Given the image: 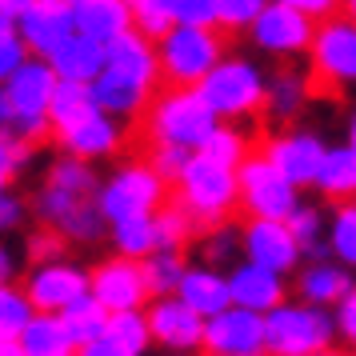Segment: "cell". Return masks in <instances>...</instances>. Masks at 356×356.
Returning a JSON list of instances; mask_svg holds the SVG:
<instances>
[{
    "mask_svg": "<svg viewBox=\"0 0 356 356\" xmlns=\"http://www.w3.org/2000/svg\"><path fill=\"white\" fill-rule=\"evenodd\" d=\"M145 273H148V284H152V296L177 292L184 273H188L184 248H156L152 257H145Z\"/></svg>",
    "mask_w": 356,
    "mask_h": 356,
    "instance_id": "obj_35",
    "label": "cell"
},
{
    "mask_svg": "<svg viewBox=\"0 0 356 356\" xmlns=\"http://www.w3.org/2000/svg\"><path fill=\"white\" fill-rule=\"evenodd\" d=\"M328 248L340 264L356 273V200H340L328 220Z\"/></svg>",
    "mask_w": 356,
    "mask_h": 356,
    "instance_id": "obj_36",
    "label": "cell"
},
{
    "mask_svg": "<svg viewBox=\"0 0 356 356\" xmlns=\"http://www.w3.org/2000/svg\"><path fill=\"white\" fill-rule=\"evenodd\" d=\"M60 316H65L68 332H72V340H76V348L84 353V348H88L92 340L104 337V328H108V316H113V312L100 305L92 292H84L81 300H72V305H68L65 312H60Z\"/></svg>",
    "mask_w": 356,
    "mask_h": 356,
    "instance_id": "obj_33",
    "label": "cell"
},
{
    "mask_svg": "<svg viewBox=\"0 0 356 356\" xmlns=\"http://www.w3.org/2000/svg\"><path fill=\"white\" fill-rule=\"evenodd\" d=\"M0 356H24L17 332H0Z\"/></svg>",
    "mask_w": 356,
    "mask_h": 356,
    "instance_id": "obj_52",
    "label": "cell"
},
{
    "mask_svg": "<svg viewBox=\"0 0 356 356\" xmlns=\"http://www.w3.org/2000/svg\"><path fill=\"white\" fill-rule=\"evenodd\" d=\"M236 177H241V212L244 216L289 220L292 209L300 204V184H292L260 148L236 168Z\"/></svg>",
    "mask_w": 356,
    "mask_h": 356,
    "instance_id": "obj_9",
    "label": "cell"
},
{
    "mask_svg": "<svg viewBox=\"0 0 356 356\" xmlns=\"http://www.w3.org/2000/svg\"><path fill=\"white\" fill-rule=\"evenodd\" d=\"M268 324V353L273 356H321L340 340L337 312L312 300H284L264 312Z\"/></svg>",
    "mask_w": 356,
    "mask_h": 356,
    "instance_id": "obj_4",
    "label": "cell"
},
{
    "mask_svg": "<svg viewBox=\"0 0 356 356\" xmlns=\"http://www.w3.org/2000/svg\"><path fill=\"white\" fill-rule=\"evenodd\" d=\"M13 276H17V260H13V252L0 244V284H4V280H13Z\"/></svg>",
    "mask_w": 356,
    "mask_h": 356,
    "instance_id": "obj_53",
    "label": "cell"
},
{
    "mask_svg": "<svg viewBox=\"0 0 356 356\" xmlns=\"http://www.w3.org/2000/svg\"><path fill=\"white\" fill-rule=\"evenodd\" d=\"M132 24L145 36L161 40L168 29H177V8H172V0H140V4H132Z\"/></svg>",
    "mask_w": 356,
    "mask_h": 356,
    "instance_id": "obj_41",
    "label": "cell"
},
{
    "mask_svg": "<svg viewBox=\"0 0 356 356\" xmlns=\"http://www.w3.org/2000/svg\"><path fill=\"white\" fill-rule=\"evenodd\" d=\"M29 209H33V204H24V200H20V196H13V193L0 196V236H4V232H17V228L24 225Z\"/></svg>",
    "mask_w": 356,
    "mask_h": 356,
    "instance_id": "obj_49",
    "label": "cell"
},
{
    "mask_svg": "<svg viewBox=\"0 0 356 356\" xmlns=\"http://www.w3.org/2000/svg\"><path fill=\"white\" fill-rule=\"evenodd\" d=\"M225 36H228L225 29H200V24L168 29L156 40L164 84H200L225 60Z\"/></svg>",
    "mask_w": 356,
    "mask_h": 356,
    "instance_id": "obj_5",
    "label": "cell"
},
{
    "mask_svg": "<svg viewBox=\"0 0 356 356\" xmlns=\"http://www.w3.org/2000/svg\"><path fill=\"white\" fill-rule=\"evenodd\" d=\"M65 248H68V241L56 232V228H49V225H40V232L36 236H29V260L33 264H40V260H56V257H65Z\"/></svg>",
    "mask_w": 356,
    "mask_h": 356,
    "instance_id": "obj_47",
    "label": "cell"
},
{
    "mask_svg": "<svg viewBox=\"0 0 356 356\" xmlns=\"http://www.w3.org/2000/svg\"><path fill=\"white\" fill-rule=\"evenodd\" d=\"M232 305H244V308H257V312H273L276 305L289 300V284H284V273L276 268H264L257 260H244L236 264L232 273Z\"/></svg>",
    "mask_w": 356,
    "mask_h": 356,
    "instance_id": "obj_21",
    "label": "cell"
},
{
    "mask_svg": "<svg viewBox=\"0 0 356 356\" xmlns=\"http://www.w3.org/2000/svg\"><path fill=\"white\" fill-rule=\"evenodd\" d=\"M36 316V305L29 300V292L13 284V280H4L0 284V332H24V324Z\"/></svg>",
    "mask_w": 356,
    "mask_h": 356,
    "instance_id": "obj_39",
    "label": "cell"
},
{
    "mask_svg": "<svg viewBox=\"0 0 356 356\" xmlns=\"http://www.w3.org/2000/svg\"><path fill=\"white\" fill-rule=\"evenodd\" d=\"M92 296L108 312H120V308H148L152 300V284H148L145 260L132 257H108L92 268Z\"/></svg>",
    "mask_w": 356,
    "mask_h": 356,
    "instance_id": "obj_15",
    "label": "cell"
},
{
    "mask_svg": "<svg viewBox=\"0 0 356 356\" xmlns=\"http://www.w3.org/2000/svg\"><path fill=\"white\" fill-rule=\"evenodd\" d=\"M216 129H220V116L204 100L200 84H161L140 116L145 145H184L200 152Z\"/></svg>",
    "mask_w": 356,
    "mask_h": 356,
    "instance_id": "obj_1",
    "label": "cell"
},
{
    "mask_svg": "<svg viewBox=\"0 0 356 356\" xmlns=\"http://www.w3.org/2000/svg\"><path fill=\"white\" fill-rule=\"evenodd\" d=\"M353 268L340 264L337 257L324 260H308L305 268H296V296L300 300H312V305L337 308L348 292H353Z\"/></svg>",
    "mask_w": 356,
    "mask_h": 356,
    "instance_id": "obj_24",
    "label": "cell"
},
{
    "mask_svg": "<svg viewBox=\"0 0 356 356\" xmlns=\"http://www.w3.org/2000/svg\"><path fill=\"white\" fill-rule=\"evenodd\" d=\"M156 236H161V248H184L188 241H196V220L172 196L156 209Z\"/></svg>",
    "mask_w": 356,
    "mask_h": 356,
    "instance_id": "obj_37",
    "label": "cell"
},
{
    "mask_svg": "<svg viewBox=\"0 0 356 356\" xmlns=\"http://www.w3.org/2000/svg\"><path fill=\"white\" fill-rule=\"evenodd\" d=\"M145 312H148V328H152V344L156 348H168V353H204L209 316L196 312L184 296H177V292L152 296Z\"/></svg>",
    "mask_w": 356,
    "mask_h": 356,
    "instance_id": "obj_11",
    "label": "cell"
},
{
    "mask_svg": "<svg viewBox=\"0 0 356 356\" xmlns=\"http://www.w3.org/2000/svg\"><path fill=\"white\" fill-rule=\"evenodd\" d=\"M177 24H200V29H220V8L216 0H172Z\"/></svg>",
    "mask_w": 356,
    "mask_h": 356,
    "instance_id": "obj_46",
    "label": "cell"
},
{
    "mask_svg": "<svg viewBox=\"0 0 356 356\" xmlns=\"http://www.w3.org/2000/svg\"><path fill=\"white\" fill-rule=\"evenodd\" d=\"M92 113H100L97 97H92V84L84 81H60L56 92H52V104H49V120H52V136L76 129L81 120H88Z\"/></svg>",
    "mask_w": 356,
    "mask_h": 356,
    "instance_id": "obj_31",
    "label": "cell"
},
{
    "mask_svg": "<svg viewBox=\"0 0 356 356\" xmlns=\"http://www.w3.org/2000/svg\"><path fill=\"white\" fill-rule=\"evenodd\" d=\"M52 140L60 145V152H72V156H84V161H108V156H116L124 148L129 132H124V120H116V116H108L100 108L88 120H81L76 129L60 132Z\"/></svg>",
    "mask_w": 356,
    "mask_h": 356,
    "instance_id": "obj_18",
    "label": "cell"
},
{
    "mask_svg": "<svg viewBox=\"0 0 356 356\" xmlns=\"http://www.w3.org/2000/svg\"><path fill=\"white\" fill-rule=\"evenodd\" d=\"M152 348V328H148L145 308H120L108 316L104 337L92 340L84 356H140Z\"/></svg>",
    "mask_w": 356,
    "mask_h": 356,
    "instance_id": "obj_23",
    "label": "cell"
},
{
    "mask_svg": "<svg viewBox=\"0 0 356 356\" xmlns=\"http://www.w3.org/2000/svg\"><path fill=\"white\" fill-rule=\"evenodd\" d=\"M260 152H264V156H268V161H273L276 168L292 180V184L312 188V184H316V172H321V164H324L328 145H324L316 132L289 129V132H276V136H268V140L260 145Z\"/></svg>",
    "mask_w": 356,
    "mask_h": 356,
    "instance_id": "obj_16",
    "label": "cell"
},
{
    "mask_svg": "<svg viewBox=\"0 0 356 356\" xmlns=\"http://www.w3.org/2000/svg\"><path fill=\"white\" fill-rule=\"evenodd\" d=\"M348 145H356V113H353V120H348Z\"/></svg>",
    "mask_w": 356,
    "mask_h": 356,
    "instance_id": "obj_56",
    "label": "cell"
},
{
    "mask_svg": "<svg viewBox=\"0 0 356 356\" xmlns=\"http://www.w3.org/2000/svg\"><path fill=\"white\" fill-rule=\"evenodd\" d=\"M92 97H97V104L108 116L124 120V124H140V116L152 104L156 88L145 81H136V76H129V72H120V68H104L97 81H92Z\"/></svg>",
    "mask_w": 356,
    "mask_h": 356,
    "instance_id": "obj_19",
    "label": "cell"
},
{
    "mask_svg": "<svg viewBox=\"0 0 356 356\" xmlns=\"http://www.w3.org/2000/svg\"><path fill=\"white\" fill-rule=\"evenodd\" d=\"M196 152L184 145H148L145 148V161L161 172L168 184H177L180 177H184V168H188V161H193Z\"/></svg>",
    "mask_w": 356,
    "mask_h": 356,
    "instance_id": "obj_42",
    "label": "cell"
},
{
    "mask_svg": "<svg viewBox=\"0 0 356 356\" xmlns=\"http://www.w3.org/2000/svg\"><path fill=\"white\" fill-rule=\"evenodd\" d=\"M20 36L29 40L36 56H52L76 33V17H72V0H33L17 17Z\"/></svg>",
    "mask_w": 356,
    "mask_h": 356,
    "instance_id": "obj_17",
    "label": "cell"
},
{
    "mask_svg": "<svg viewBox=\"0 0 356 356\" xmlns=\"http://www.w3.org/2000/svg\"><path fill=\"white\" fill-rule=\"evenodd\" d=\"M129 4H140V0H129Z\"/></svg>",
    "mask_w": 356,
    "mask_h": 356,
    "instance_id": "obj_58",
    "label": "cell"
},
{
    "mask_svg": "<svg viewBox=\"0 0 356 356\" xmlns=\"http://www.w3.org/2000/svg\"><path fill=\"white\" fill-rule=\"evenodd\" d=\"M108 241H113V252L132 260H145L161 248V236H156V212H140V216H124V220H113L108 225Z\"/></svg>",
    "mask_w": 356,
    "mask_h": 356,
    "instance_id": "obj_32",
    "label": "cell"
},
{
    "mask_svg": "<svg viewBox=\"0 0 356 356\" xmlns=\"http://www.w3.org/2000/svg\"><path fill=\"white\" fill-rule=\"evenodd\" d=\"M52 68H56V76L60 81H84L92 84L108 68V52H104V40H97V36L88 33H72L60 44V49L49 56Z\"/></svg>",
    "mask_w": 356,
    "mask_h": 356,
    "instance_id": "obj_25",
    "label": "cell"
},
{
    "mask_svg": "<svg viewBox=\"0 0 356 356\" xmlns=\"http://www.w3.org/2000/svg\"><path fill=\"white\" fill-rule=\"evenodd\" d=\"M104 52H108V68H120V72H129V76L152 84V88H161L164 84V76H161V49H156V40L145 36L136 24H132L129 33L113 36V40L104 44Z\"/></svg>",
    "mask_w": 356,
    "mask_h": 356,
    "instance_id": "obj_22",
    "label": "cell"
},
{
    "mask_svg": "<svg viewBox=\"0 0 356 356\" xmlns=\"http://www.w3.org/2000/svg\"><path fill=\"white\" fill-rule=\"evenodd\" d=\"M200 92L209 100L220 120H257L264 113V97H268V76L260 72L252 60L241 56H225L200 81Z\"/></svg>",
    "mask_w": 356,
    "mask_h": 356,
    "instance_id": "obj_7",
    "label": "cell"
},
{
    "mask_svg": "<svg viewBox=\"0 0 356 356\" xmlns=\"http://www.w3.org/2000/svg\"><path fill=\"white\" fill-rule=\"evenodd\" d=\"M29 56H33V49H29V40L20 36L17 17L0 13V81H8V76H13Z\"/></svg>",
    "mask_w": 356,
    "mask_h": 356,
    "instance_id": "obj_40",
    "label": "cell"
},
{
    "mask_svg": "<svg viewBox=\"0 0 356 356\" xmlns=\"http://www.w3.org/2000/svg\"><path fill=\"white\" fill-rule=\"evenodd\" d=\"M241 248L248 260H257L276 273H296V264L305 260V248L296 241L289 220H268V216H244L241 228Z\"/></svg>",
    "mask_w": 356,
    "mask_h": 356,
    "instance_id": "obj_14",
    "label": "cell"
},
{
    "mask_svg": "<svg viewBox=\"0 0 356 356\" xmlns=\"http://www.w3.org/2000/svg\"><path fill=\"white\" fill-rule=\"evenodd\" d=\"M33 212L40 225L56 228L68 244H97L104 228L113 225L104 209H100L97 193H76V188H60L44 180L33 196Z\"/></svg>",
    "mask_w": 356,
    "mask_h": 356,
    "instance_id": "obj_6",
    "label": "cell"
},
{
    "mask_svg": "<svg viewBox=\"0 0 356 356\" xmlns=\"http://www.w3.org/2000/svg\"><path fill=\"white\" fill-rule=\"evenodd\" d=\"M200 152H204V156H212V161L228 164V168H241V164L252 156V140H248V132L228 129L225 120H220V129L204 140V148H200Z\"/></svg>",
    "mask_w": 356,
    "mask_h": 356,
    "instance_id": "obj_38",
    "label": "cell"
},
{
    "mask_svg": "<svg viewBox=\"0 0 356 356\" xmlns=\"http://www.w3.org/2000/svg\"><path fill=\"white\" fill-rule=\"evenodd\" d=\"M24 292L36 305V312H65L72 300H81L84 292H92V273L65 257L40 260L24 276Z\"/></svg>",
    "mask_w": 356,
    "mask_h": 356,
    "instance_id": "obj_13",
    "label": "cell"
},
{
    "mask_svg": "<svg viewBox=\"0 0 356 356\" xmlns=\"http://www.w3.org/2000/svg\"><path fill=\"white\" fill-rule=\"evenodd\" d=\"M344 13H348V17L356 20V0H344Z\"/></svg>",
    "mask_w": 356,
    "mask_h": 356,
    "instance_id": "obj_57",
    "label": "cell"
},
{
    "mask_svg": "<svg viewBox=\"0 0 356 356\" xmlns=\"http://www.w3.org/2000/svg\"><path fill=\"white\" fill-rule=\"evenodd\" d=\"M264 4L268 0H216V8H220V29L225 33H248L257 17L264 13Z\"/></svg>",
    "mask_w": 356,
    "mask_h": 356,
    "instance_id": "obj_43",
    "label": "cell"
},
{
    "mask_svg": "<svg viewBox=\"0 0 356 356\" xmlns=\"http://www.w3.org/2000/svg\"><path fill=\"white\" fill-rule=\"evenodd\" d=\"M13 120H17V104H13L8 81H0V129H13Z\"/></svg>",
    "mask_w": 356,
    "mask_h": 356,
    "instance_id": "obj_51",
    "label": "cell"
},
{
    "mask_svg": "<svg viewBox=\"0 0 356 356\" xmlns=\"http://www.w3.org/2000/svg\"><path fill=\"white\" fill-rule=\"evenodd\" d=\"M312 97V88H308V76L300 72H292V68H276L273 76H268V97H264V116L273 120V124H289L300 116L305 108V100Z\"/></svg>",
    "mask_w": 356,
    "mask_h": 356,
    "instance_id": "obj_29",
    "label": "cell"
},
{
    "mask_svg": "<svg viewBox=\"0 0 356 356\" xmlns=\"http://www.w3.org/2000/svg\"><path fill=\"white\" fill-rule=\"evenodd\" d=\"M172 196V184L152 168L148 161H129L120 164L113 177L100 184V209L108 220H124V216H140V212H156Z\"/></svg>",
    "mask_w": 356,
    "mask_h": 356,
    "instance_id": "obj_8",
    "label": "cell"
},
{
    "mask_svg": "<svg viewBox=\"0 0 356 356\" xmlns=\"http://www.w3.org/2000/svg\"><path fill=\"white\" fill-rule=\"evenodd\" d=\"M305 76L312 97H344L356 84V20L344 8L316 24Z\"/></svg>",
    "mask_w": 356,
    "mask_h": 356,
    "instance_id": "obj_3",
    "label": "cell"
},
{
    "mask_svg": "<svg viewBox=\"0 0 356 356\" xmlns=\"http://www.w3.org/2000/svg\"><path fill=\"white\" fill-rule=\"evenodd\" d=\"M72 17H76V33H88L108 44L113 36L132 29V4L129 0H72Z\"/></svg>",
    "mask_w": 356,
    "mask_h": 356,
    "instance_id": "obj_27",
    "label": "cell"
},
{
    "mask_svg": "<svg viewBox=\"0 0 356 356\" xmlns=\"http://www.w3.org/2000/svg\"><path fill=\"white\" fill-rule=\"evenodd\" d=\"M172 200L188 209V216L196 220V236H200L209 228L228 225V216L241 209V177H236V168L196 152L184 177L172 184Z\"/></svg>",
    "mask_w": 356,
    "mask_h": 356,
    "instance_id": "obj_2",
    "label": "cell"
},
{
    "mask_svg": "<svg viewBox=\"0 0 356 356\" xmlns=\"http://www.w3.org/2000/svg\"><path fill=\"white\" fill-rule=\"evenodd\" d=\"M284 4H292V8H300V13H308V17H332V13H340L344 8V0H284Z\"/></svg>",
    "mask_w": 356,
    "mask_h": 356,
    "instance_id": "obj_50",
    "label": "cell"
},
{
    "mask_svg": "<svg viewBox=\"0 0 356 356\" xmlns=\"http://www.w3.org/2000/svg\"><path fill=\"white\" fill-rule=\"evenodd\" d=\"M56 84H60V76H56L52 60L33 52V56L8 76V92H13L17 116H49V104H52Z\"/></svg>",
    "mask_w": 356,
    "mask_h": 356,
    "instance_id": "obj_20",
    "label": "cell"
},
{
    "mask_svg": "<svg viewBox=\"0 0 356 356\" xmlns=\"http://www.w3.org/2000/svg\"><path fill=\"white\" fill-rule=\"evenodd\" d=\"M204 353L209 356H264L268 353V324L264 312L244 305H228L209 316L204 328Z\"/></svg>",
    "mask_w": 356,
    "mask_h": 356,
    "instance_id": "obj_10",
    "label": "cell"
},
{
    "mask_svg": "<svg viewBox=\"0 0 356 356\" xmlns=\"http://www.w3.org/2000/svg\"><path fill=\"white\" fill-rule=\"evenodd\" d=\"M20 348H24V356H72V353H81L60 312H36L33 321L24 324V332H20Z\"/></svg>",
    "mask_w": 356,
    "mask_h": 356,
    "instance_id": "obj_28",
    "label": "cell"
},
{
    "mask_svg": "<svg viewBox=\"0 0 356 356\" xmlns=\"http://www.w3.org/2000/svg\"><path fill=\"white\" fill-rule=\"evenodd\" d=\"M177 296H184L196 312L212 316V312H220V308L232 305V280H228V273H220L216 264H204V260H200V264H188V273L180 280Z\"/></svg>",
    "mask_w": 356,
    "mask_h": 356,
    "instance_id": "obj_26",
    "label": "cell"
},
{
    "mask_svg": "<svg viewBox=\"0 0 356 356\" xmlns=\"http://www.w3.org/2000/svg\"><path fill=\"white\" fill-rule=\"evenodd\" d=\"M324 200H356V145H337L324 152V164L316 172V184H312Z\"/></svg>",
    "mask_w": 356,
    "mask_h": 356,
    "instance_id": "obj_30",
    "label": "cell"
},
{
    "mask_svg": "<svg viewBox=\"0 0 356 356\" xmlns=\"http://www.w3.org/2000/svg\"><path fill=\"white\" fill-rule=\"evenodd\" d=\"M316 24H321L316 17H308V13L292 8L284 0H268L248 33L257 40V49L268 52V56H300V52L312 49Z\"/></svg>",
    "mask_w": 356,
    "mask_h": 356,
    "instance_id": "obj_12",
    "label": "cell"
},
{
    "mask_svg": "<svg viewBox=\"0 0 356 356\" xmlns=\"http://www.w3.org/2000/svg\"><path fill=\"white\" fill-rule=\"evenodd\" d=\"M8 188H13V172H8V168L0 164V196L8 193Z\"/></svg>",
    "mask_w": 356,
    "mask_h": 356,
    "instance_id": "obj_55",
    "label": "cell"
},
{
    "mask_svg": "<svg viewBox=\"0 0 356 356\" xmlns=\"http://www.w3.org/2000/svg\"><path fill=\"white\" fill-rule=\"evenodd\" d=\"M29 4H33V0H0V13H8V17H20Z\"/></svg>",
    "mask_w": 356,
    "mask_h": 356,
    "instance_id": "obj_54",
    "label": "cell"
},
{
    "mask_svg": "<svg viewBox=\"0 0 356 356\" xmlns=\"http://www.w3.org/2000/svg\"><path fill=\"white\" fill-rule=\"evenodd\" d=\"M200 241V252H204V264H225L228 257H236V244H241V232H232L228 225H220V228H209V232H200L196 236Z\"/></svg>",
    "mask_w": 356,
    "mask_h": 356,
    "instance_id": "obj_44",
    "label": "cell"
},
{
    "mask_svg": "<svg viewBox=\"0 0 356 356\" xmlns=\"http://www.w3.org/2000/svg\"><path fill=\"white\" fill-rule=\"evenodd\" d=\"M33 152H36V145L29 140V136H20L17 129H0V164H4L13 177L33 161Z\"/></svg>",
    "mask_w": 356,
    "mask_h": 356,
    "instance_id": "obj_45",
    "label": "cell"
},
{
    "mask_svg": "<svg viewBox=\"0 0 356 356\" xmlns=\"http://www.w3.org/2000/svg\"><path fill=\"white\" fill-rule=\"evenodd\" d=\"M332 312H337V332H340V344L356 353V284H353V292H348V296H344V300H340V305L332 308Z\"/></svg>",
    "mask_w": 356,
    "mask_h": 356,
    "instance_id": "obj_48",
    "label": "cell"
},
{
    "mask_svg": "<svg viewBox=\"0 0 356 356\" xmlns=\"http://www.w3.org/2000/svg\"><path fill=\"white\" fill-rule=\"evenodd\" d=\"M292 232H296V241L305 248L308 260H324L332 257V248H328V220H324L321 209H312V204H296L289 216Z\"/></svg>",
    "mask_w": 356,
    "mask_h": 356,
    "instance_id": "obj_34",
    "label": "cell"
}]
</instances>
